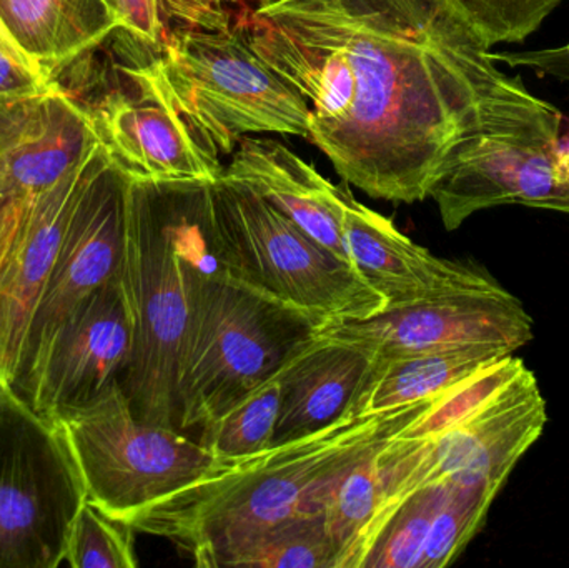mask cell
Returning <instances> with one entry per match:
<instances>
[{
	"label": "cell",
	"instance_id": "obj_1",
	"mask_svg": "<svg viewBox=\"0 0 569 568\" xmlns=\"http://www.w3.org/2000/svg\"><path fill=\"white\" fill-rule=\"evenodd\" d=\"M233 26L310 103V142L373 199L430 197L470 137L548 109L453 0H259Z\"/></svg>",
	"mask_w": 569,
	"mask_h": 568
},
{
	"label": "cell",
	"instance_id": "obj_2",
	"mask_svg": "<svg viewBox=\"0 0 569 568\" xmlns=\"http://www.w3.org/2000/svg\"><path fill=\"white\" fill-rule=\"evenodd\" d=\"M435 399V397H433ZM343 417L303 439L229 464L130 520L192 554L197 567L236 540L301 512H323L335 484L377 456L431 400Z\"/></svg>",
	"mask_w": 569,
	"mask_h": 568
},
{
	"label": "cell",
	"instance_id": "obj_3",
	"mask_svg": "<svg viewBox=\"0 0 569 568\" xmlns=\"http://www.w3.org/2000/svg\"><path fill=\"white\" fill-rule=\"evenodd\" d=\"M129 180L120 289L132 349L120 386L137 419L177 429V376L193 273L216 250L209 183Z\"/></svg>",
	"mask_w": 569,
	"mask_h": 568
},
{
	"label": "cell",
	"instance_id": "obj_4",
	"mask_svg": "<svg viewBox=\"0 0 569 568\" xmlns=\"http://www.w3.org/2000/svg\"><path fill=\"white\" fill-rule=\"evenodd\" d=\"M323 326L233 276L216 246L193 273L177 376V429L206 427L222 416L276 377Z\"/></svg>",
	"mask_w": 569,
	"mask_h": 568
},
{
	"label": "cell",
	"instance_id": "obj_5",
	"mask_svg": "<svg viewBox=\"0 0 569 568\" xmlns=\"http://www.w3.org/2000/svg\"><path fill=\"white\" fill-rule=\"evenodd\" d=\"M163 33L160 66L180 109L220 156L250 133L310 140L308 100L263 62L227 13Z\"/></svg>",
	"mask_w": 569,
	"mask_h": 568
},
{
	"label": "cell",
	"instance_id": "obj_6",
	"mask_svg": "<svg viewBox=\"0 0 569 568\" xmlns=\"http://www.w3.org/2000/svg\"><path fill=\"white\" fill-rule=\"evenodd\" d=\"M209 203L220 259L243 282L325 323L385 309L350 262L249 187L220 176L209 183Z\"/></svg>",
	"mask_w": 569,
	"mask_h": 568
},
{
	"label": "cell",
	"instance_id": "obj_7",
	"mask_svg": "<svg viewBox=\"0 0 569 568\" xmlns=\"http://www.w3.org/2000/svg\"><path fill=\"white\" fill-rule=\"evenodd\" d=\"M49 422L76 467L86 499L127 524L229 466L179 429L137 419L119 380Z\"/></svg>",
	"mask_w": 569,
	"mask_h": 568
},
{
	"label": "cell",
	"instance_id": "obj_8",
	"mask_svg": "<svg viewBox=\"0 0 569 568\" xmlns=\"http://www.w3.org/2000/svg\"><path fill=\"white\" fill-rule=\"evenodd\" d=\"M547 420V400L525 367L497 396L445 432L423 440L395 437L377 454L381 504L368 532L395 504L430 484L448 480L500 492Z\"/></svg>",
	"mask_w": 569,
	"mask_h": 568
},
{
	"label": "cell",
	"instance_id": "obj_9",
	"mask_svg": "<svg viewBox=\"0 0 569 568\" xmlns=\"http://www.w3.org/2000/svg\"><path fill=\"white\" fill-rule=\"evenodd\" d=\"M83 500L52 422L17 390L0 397V568L62 566L67 534Z\"/></svg>",
	"mask_w": 569,
	"mask_h": 568
},
{
	"label": "cell",
	"instance_id": "obj_10",
	"mask_svg": "<svg viewBox=\"0 0 569 568\" xmlns=\"http://www.w3.org/2000/svg\"><path fill=\"white\" fill-rule=\"evenodd\" d=\"M555 106L470 137L435 183L445 229L457 230L485 209L508 203L569 213V157Z\"/></svg>",
	"mask_w": 569,
	"mask_h": 568
},
{
	"label": "cell",
	"instance_id": "obj_11",
	"mask_svg": "<svg viewBox=\"0 0 569 568\" xmlns=\"http://www.w3.org/2000/svg\"><path fill=\"white\" fill-rule=\"evenodd\" d=\"M132 92L109 93L87 110L112 166L142 183H212L222 156L193 129L180 109L159 57L123 67Z\"/></svg>",
	"mask_w": 569,
	"mask_h": 568
},
{
	"label": "cell",
	"instance_id": "obj_12",
	"mask_svg": "<svg viewBox=\"0 0 569 568\" xmlns=\"http://www.w3.org/2000/svg\"><path fill=\"white\" fill-rule=\"evenodd\" d=\"M318 336L345 340L378 357L491 343L517 352L533 340L523 303L493 280L487 286L390 307L365 319L327 322Z\"/></svg>",
	"mask_w": 569,
	"mask_h": 568
},
{
	"label": "cell",
	"instance_id": "obj_13",
	"mask_svg": "<svg viewBox=\"0 0 569 568\" xmlns=\"http://www.w3.org/2000/svg\"><path fill=\"white\" fill-rule=\"evenodd\" d=\"M130 349L129 310L116 277L32 350L16 390L33 412L52 420L120 380Z\"/></svg>",
	"mask_w": 569,
	"mask_h": 568
},
{
	"label": "cell",
	"instance_id": "obj_14",
	"mask_svg": "<svg viewBox=\"0 0 569 568\" xmlns=\"http://www.w3.org/2000/svg\"><path fill=\"white\" fill-rule=\"evenodd\" d=\"M109 162L97 139L77 166L40 197L0 267V370L13 389L26 369L33 319L63 233L83 193Z\"/></svg>",
	"mask_w": 569,
	"mask_h": 568
},
{
	"label": "cell",
	"instance_id": "obj_15",
	"mask_svg": "<svg viewBox=\"0 0 569 568\" xmlns=\"http://www.w3.org/2000/svg\"><path fill=\"white\" fill-rule=\"evenodd\" d=\"M96 140L87 109L57 86L26 107L0 149V267L40 197Z\"/></svg>",
	"mask_w": 569,
	"mask_h": 568
},
{
	"label": "cell",
	"instance_id": "obj_16",
	"mask_svg": "<svg viewBox=\"0 0 569 568\" xmlns=\"http://www.w3.org/2000/svg\"><path fill=\"white\" fill-rule=\"evenodd\" d=\"M127 183V177L109 162L73 210L33 319L27 359L72 310L119 273Z\"/></svg>",
	"mask_w": 569,
	"mask_h": 568
},
{
	"label": "cell",
	"instance_id": "obj_17",
	"mask_svg": "<svg viewBox=\"0 0 569 568\" xmlns=\"http://www.w3.org/2000/svg\"><path fill=\"white\" fill-rule=\"evenodd\" d=\"M343 233L348 256L365 282L380 293L385 309L493 282L475 266L441 259L397 229L393 220L358 202L345 189Z\"/></svg>",
	"mask_w": 569,
	"mask_h": 568
},
{
	"label": "cell",
	"instance_id": "obj_18",
	"mask_svg": "<svg viewBox=\"0 0 569 568\" xmlns=\"http://www.w3.org/2000/svg\"><path fill=\"white\" fill-rule=\"evenodd\" d=\"M222 177L259 193L308 236L351 263L343 233L345 189L325 179L280 140L242 137Z\"/></svg>",
	"mask_w": 569,
	"mask_h": 568
},
{
	"label": "cell",
	"instance_id": "obj_19",
	"mask_svg": "<svg viewBox=\"0 0 569 568\" xmlns=\"http://www.w3.org/2000/svg\"><path fill=\"white\" fill-rule=\"evenodd\" d=\"M375 353L357 343L315 336L279 372L280 412L273 446L303 439L348 412Z\"/></svg>",
	"mask_w": 569,
	"mask_h": 568
},
{
	"label": "cell",
	"instance_id": "obj_20",
	"mask_svg": "<svg viewBox=\"0 0 569 568\" xmlns=\"http://www.w3.org/2000/svg\"><path fill=\"white\" fill-rule=\"evenodd\" d=\"M511 353L505 347L477 343L405 356H375L348 410L355 416H368L433 399Z\"/></svg>",
	"mask_w": 569,
	"mask_h": 568
},
{
	"label": "cell",
	"instance_id": "obj_21",
	"mask_svg": "<svg viewBox=\"0 0 569 568\" xmlns=\"http://www.w3.org/2000/svg\"><path fill=\"white\" fill-rule=\"evenodd\" d=\"M0 20L50 80L120 29L103 0H0Z\"/></svg>",
	"mask_w": 569,
	"mask_h": 568
},
{
	"label": "cell",
	"instance_id": "obj_22",
	"mask_svg": "<svg viewBox=\"0 0 569 568\" xmlns=\"http://www.w3.org/2000/svg\"><path fill=\"white\" fill-rule=\"evenodd\" d=\"M338 568L323 512H301L256 530L207 559L203 568Z\"/></svg>",
	"mask_w": 569,
	"mask_h": 568
},
{
	"label": "cell",
	"instance_id": "obj_23",
	"mask_svg": "<svg viewBox=\"0 0 569 568\" xmlns=\"http://www.w3.org/2000/svg\"><path fill=\"white\" fill-rule=\"evenodd\" d=\"M447 490V482L430 484L395 504L368 532L355 568H420Z\"/></svg>",
	"mask_w": 569,
	"mask_h": 568
},
{
	"label": "cell",
	"instance_id": "obj_24",
	"mask_svg": "<svg viewBox=\"0 0 569 568\" xmlns=\"http://www.w3.org/2000/svg\"><path fill=\"white\" fill-rule=\"evenodd\" d=\"M280 412L279 373L207 423L200 444L220 462H239L273 447Z\"/></svg>",
	"mask_w": 569,
	"mask_h": 568
},
{
	"label": "cell",
	"instance_id": "obj_25",
	"mask_svg": "<svg viewBox=\"0 0 569 568\" xmlns=\"http://www.w3.org/2000/svg\"><path fill=\"white\" fill-rule=\"evenodd\" d=\"M381 504L377 456L348 470L325 500L328 532L338 552V568H355L365 536Z\"/></svg>",
	"mask_w": 569,
	"mask_h": 568
},
{
	"label": "cell",
	"instance_id": "obj_26",
	"mask_svg": "<svg viewBox=\"0 0 569 568\" xmlns=\"http://www.w3.org/2000/svg\"><path fill=\"white\" fill-rule=\"evenodd\" d=\"M447 496L431 524L420 568H443L460 557L480 532L498 490L448 482Z\"/></svg>",
	"mask_w": 569,
	"mask_h": 568
},
{
	"label": "cell",
	"instance_id": "obj_27",
	"mask_svg": "<svg viewBox=\"0 0 569 568\" xmlns=\"http://www.w3.org/2000/svg\"><path fill=\"white\" fill-rule=\"evenodd\" d=\"M136 530L83 500L70 524L63 564L72 568H136Z\"/></svg>",
	"mask_w": 569,
	"mask_h": 568
},
{
	"label": "cell",
	"instance_id": "obj_28",
	"mask_svg": "<svg viewBox=\"0 0 569 568\" xmlns=\"http://www.w3.org/2000/svg\"><path fill=\"white\" fill-rule=\"evenodd\" d=\"M488 47L525 42L563 0H453Z\"/></svg>",
	"mask_w": 569,
	"mask_h": 568
},
{
	"label": "cell",
	"instance_id": "obj_29",
	"mask_svg": "<svg viewBox=\"0 0 569 568\" xmlns=\"http://www.w3.org/2000/svg\"><path fill=\"white\" fill-rule=\"evenodd\" d=\"M120 29L143 46L159 47L162 43V0H117Z\"/></svg>",
	"mask_w": 569,
	"mask_h": 568
},
{
	"label": "cell",
	"instance_id": "obj_30",
	"mask_svg": "<svg viewBox=\"0 0 569 568\" xmlns=\"http://www.w3.org/2000/svg\"><path fill=\"white\" fill-rule=\"evenodd\" d=\"M56 86V82H49L23 69L0 50V106L19 109Z\"/></svg>",
	"mask_w": 569,
	"mask_h": 568
},
{
	"label": "cell",
	"instance_id": "obj_31",
	"mask_svg": "<svg viewBox=\"0 0 569 568\" xmlns=\"http://www.w3.org/2000/svg\"><path fill=\"white\" fill-rule=\"evenodd\" d=\"M0 50H2L6 56H9L10 59L13 60V62L19 63V66H22L23 69L29 70V72L36 73L37 77H42V79L49 80V82H53V80H50L49 77L46 76V73L42 72V69H40L39 66H37L36 62H33L32 59H30L29 56H27L26 52H23L22 49H20L19 43L16 42V39H13L12 36H10L9 30H7V27L3 26L2 20H0Z\"/></svg>",
	"mask_w": 569,
	"mask_h": 568
},
{
	"label": "cell",
	"instance_id": "obj_32",
	"mask_svg": "<svg viewBox=\"0 0 569 568\" xmlns=\"http://www.w3.org/2000/svg\"><path fill=\"white\" fill-rule=\"evenodd\" d=\"M29 103H27V106H29ZM27 106L19 107V109L0 106V149H2L7 137H9L10 130L13 129V126H16L17 120H19V117L22 116V112L26 110Z\"/></svg>",
	"mask_w": 569,
	"mask_h": 568
},
{
	"label": "cell",
	"instance_id": "obj_33",
	"mask_svg": "<svg viewBox=\"0 0 569 568\" xmlns=\"http://www.w3.org/2000/svg\"><path fill=\"white\" fill-rule=\"evenodd\" d=\"M13 390L16 389L9 386V382H7L6 377H3L2 370H0V397L13 392Z\"/></svg>",
	"mask_w": 569,
	"mask_h": 568
},
{
	"label": "cell",
	"instance_id": "obj_34",
	"mask_svg": "<svg viewBox=\"0 0 569 568\" xmlns=\"http://www.w3.org/2000/svg\"><path fill=\"white\" fill-rule=\"evenodd\" d=\"M103 2L109 6V9L112 10V12L116 13L117 19H119V12H117V0H103Z\"/></svg>",
	"mask_w": 569,
	"mask_h": 568
},
{
	"label": "cell",
	"instance_id": "obj_35",
	"mask_svg": "<svg viewBox=\"0 0 569 568\" xmlns=\"http://www.w3.org/2000/svg\"><path fill=\"white\" fill-rule=\"evenodd\" d=\"M563 152L569 157V139L567 143H563Z\"/></svg>",
	"mask_w": 569,
	"mask_h": 568
}]
</instances>
